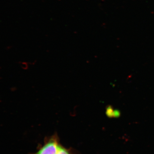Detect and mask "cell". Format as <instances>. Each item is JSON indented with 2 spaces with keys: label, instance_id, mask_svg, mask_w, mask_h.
<instances>
[{
  "label": "cell",
  "instance_id": "cell-1",
  "mask_svg": "<svg viewBox=\"0 0 154 154\" xmlns=\"http://www.w3.org/2000/svg\"><path fill=\"white\" fill-rule=\"evenodd\" d=\"M57 134L46 137L38 150L33 154H56L61 145Z\"/></svg>",
  "mask_w": 154,
  "mask_h": 154
},
{
  "label": "cell",
  "instance_id": "cell-2",
  "mask_svg": "<svg viewBox=\"0 0 154 154\" xmlns=\"http://www.w3.org/2000/svg\"><path fill=\"white\" fill-rule=\"evenodd\" d=\"M56 154H76L75 151L72 148H67L61 144Z\"/></svg>",
  "mask_w": 154,
  "mask_h": 154
}]
</instances>
